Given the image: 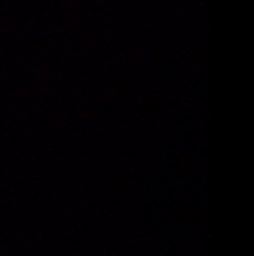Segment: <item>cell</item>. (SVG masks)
Returning a JSON list of instances; mask_svg holds the SVG:
<instances>
[]
</instances>
